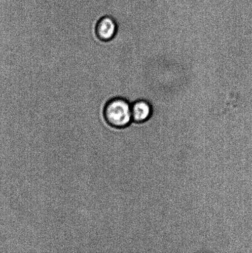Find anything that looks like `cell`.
I'll use <instances>...</instances> for the list:
<instances>
[{"label": "cell", "mask_w": 252, "mask_h": 253, "mask_svg": "<svg viewBox=\"0 0 252 253\" xmlns=\"http://www.w3.org/2000/svg\"><path fill=\"white\" fill-rule=\"evenodd\" d=\"M103 118L111 128L117 130L127 128L133 123L132 103L122 97L110 99L103 108Z\"/></svg>", "instance_id": "cell-1"}, {"label": "cell", "mask_w": 252, "mask_h": 253, "mask_svg": "<svg viewBox=\"0 0 252 253\" xmlns=\"http://www.w3.org/2000/svg\"><path fill=\"white\" fill-rule=\"evenodd\" d=\"M118 25L113 17L105 16L98 20L96 25V36L101 41L109 42L117 33Z\"/></svg>", "instance_id": "cell-2"}, {"label": "cell", "mask_w": 252, "mask_h": 253, "mask_svg": "<svg viewBox=\"0 0 252 253\" xmlns=\"http://www.w3.org/2000/svg\"><path fill=\"white\" fill-rule=\"evenodd\" d=\"M133 123L142 125L151 118L153 109L149 101L140 99L132 103Z\"/></svg>", "instance_id": "cell-3"}]
</instances>
